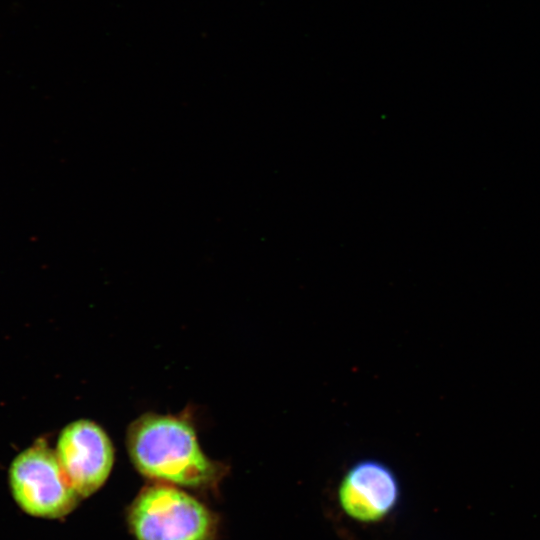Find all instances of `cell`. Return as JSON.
<instances>
[{
	"label": "cell",
	"mask_w": 540,
	"mask_h": 540,
	"mask_svg": "<svg viewBox=\"0 0 540 540\" xmlns=\"http://www.w3.org/2000/svg\"><path fill=\"white\" fill-rule=\"evenodd\" d=\"M129 522L137 540H212L216 532V521L202 503L164 484L141 491Z\"/></svg>",
	"instance_id": "2"
},
{
	"label": "cell",
	"mask_w": 540,
	"mask_h": 540,
	"mask_svg": "<svg viewBox=\"0 0 540 540\" xmlns=\"http://www.w3.org/2000/svg\"><path fill=\"white\" fill-rule=\"evenodd\" d=\"M337 498L348 518L362 524H375L396 510L401 486L387 464L367 458L348 468L339 483Z\"/></svg>",
	"instance_id": "5"
},
{
	"label": "cell",
	"mask_w": 540,
	"mask_h": 540,
	"mask_svg": "<svg viewBox=\"0 0 540 540\" xmlns=\"http://www.w3.org/2000/svg\"><path fill=\"white\" fill-rule=\"evenodd\" d=\"M127 444L134 465L149 478L188 487L209 486L219 478V468L183 420L143 416L131 425Z\"/></svg>",
	"instance_id": "1"
},
{
	"label": "cell",
	"mask_w": 540,
	"mask_h": 540,
	"mask_svg": "<svg viewBox=\"0 0 540 540\" xmlns=\"http://www.w3.org/2000/svg\"><path fill=\"white\" fill-rule=\"evenodd\" d=\"M55 452L79 497L97 491L108 478L114 462L113 446L104 430L85 419L72 422L61 431Z\"/></svg>",
	"instance_id": "4"
},
{
	"label": "cell",
	"mask_w": 540,
	"mask_h": 540,
	"mask_svg": "<svg viewBox=\"0 0 540 540\" xmlns=\"http://www.w3.org/2000/svg\"><path fill=\"white\" fill-rule=\"evenodd\" d=\"M9 482L17 504L33 516L60 518L78 503L79 495L67 480L56 452L43 440L14 458Z\"/></svg>",
	"instance_id": "3"
}]
</instances>
